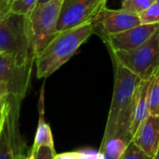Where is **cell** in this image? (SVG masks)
Returning <instances> with one entry per match:
<instances>
[{
  "instance_id": "cell-1",
  "label": "cell",
  "mask_w": 159,
  "mask_h": 159,
  "mask_svg": "<svg viewBox=\"0 0 159 159\" xmlns=\"http://www.w3.org/2000/svg\"><path fill=\"white\" fill-rule=\"evenodd\" d=\"M114 66V85L111 104L106 123L105 132L100 146L112 138H122L127 142L132 140L130 125L133 111V100L136 87L140 78L116 59Z\"/></svg>"
},
{
  "instance_id": "cell-2",
  "label": "cell",
  "mask_w": 159,
  "mask_h": 159,
  "mask_svg": "<svg viewBox=\"0 0 159 159\" xmlns=\"http://www.w3.org/2000/svg\"><path fill=\"white\" fill-rule=\"evenodd\" d=\"M94 34L92 22L78 25L58 34L35 57L38 79H46L66 64Z\"/></svg>"
},
{
  "instance_id": "cell-3",
  "label": "cell",
  "mask_w": 159,
  "mask_h": 159,
  "mask_svg": "<svg viewBox=\"0 0 159 159\" xmlns=\"http://www.w3.org/2000/svg\"><path fill=\"white\" fill-rule=\"evenodd\" d=\"M0 51L35 59L28 16L10 12L0 20Z\"/></svg>"
},
{
  "instance_id": "cell-4",
  "label": "cell",
  "mask_w": 159,
  "mask_h": 159,
  "mask_svg": "<svg viewBox=\"0 0 159 159\" xmlns=\"http://www.w3.org/2000/svg\"><path fill=\"white\" fill-rule=\"evenodd\" d=\"M64 0H50L37 4L29 13V28L35 54L41 51L58 34L57 25Z\"/></svg>"
},
{
  "instance_id": "cell-5",
  "label": "cell",
  "mask_w": 159,
  "mask_h": 159,
  "mask_svg": "<svg viewBox=\"0 0 159 159\" xmlns=\"http://www.w3.org/2000/svg\"><path fill=\"white\" fill-rule=\"evenodd\" d=\"M116 59L140 79L151 78L159 68V29L143 44L129 51H109Z\"/></svg>"
},
{
  "instance_id": "cell-6",
  "label": "cell",
  "mask_w": 159,
  "mask_h": 159,
  "mask_svg": "<svg viewBox=\"0 0 159 159\" xmlns=\"http://www.w3.org/2000/svg\"><path fill=\"white\" fill-rule=\"evenodd\" d=\"M34 64L33 58L0 51V82L9 84L11 95L22 100L25 98L30 86Z\"/></svg>"
},
{
  "instance_id": "cell-7",
  "label": "cell",
  "mask_w": 159,
  "mask_h": 159,
  "mask_svg": "<svg viewBox=\"0 0 159 159\" xmlns=\"http://www.w3.org/2000/svg\"><path fill=\"white\" fill-rule=\"evenodd\" d=\"M22 101L10 95L5 106V117L0 127V159H17L25 155V142L19 129Z\"/></svg>"
},
{
  "instance_id": "cell-8",
  "label": "cell",
  "mask_w": 159,
  "mask_h": 159,
  "mask_svg": "<svg viewBox=\"0 0 159 159\" xmlns=\"http://www.w3.org/2000/svg\"><path fill=\"white\" fill-rule=\"evenodd\" d=\"M108 0H64L57 25L58 31H64L90 23L107 5Z\"/></svg>"
},
{
  "instance_id": "cell-9",
  "label": "cell",
  "mask_w": 159,
  "mask_h": 159,
  "mask_svg": "<svg viewBox=\"0 0 159 159\" xmlns=\"http://www.w3.org/2000/svg\"><path fill=\"white\" fill-rule=\"evenodd\" d=\"M92 25L94 34L98 35L101 39H104L108 36L125 32L140 25V20L138 13L122 8L111 10L105 6L93 19Z\"/></svg>"
},
{
  "instance_id": "cell-10",
  "label": "cell",
  "mask_w": 159,
  "mask_h": 159,
  "mask_svg": "<svg viewBox=\"0 0 159 159\" xmlns=\"http://www.w3.org/2000/svg\"><path fill=\"white\" fill-rule=\"evenodd\" d=\"M159 29V23L143 25L140 24L125 32L108 36L103 42L109 51H129L147 41Z\"/></svg>"
},
{
  "instance_id": "cell-11",
  "label": "cell",
  "mask_w": 159,
  "mask_h": 159,
  "mask_svg": "<svg viewBox=\"0 0 159 159\" xmlns=\"http://www.w3.org/2000/svg\"><path fill=\"white\" fill-rule=\"evenodd\" d=\"M132 141L153 157L159 147V116L149 114L139 126Z\"/></svg>"
},
{
  "instance_id": "cell-12",
  "label": "cell",
  "mask_w": 159,
  "mask_h": 159,
  "mask_svg": "<svg viewBox=\"0 0 159 159\" xmlns=\"http://www.w3.org/2000/svg\"><path fill=\"white\" fill-rule=\"evenodd\" d=\"M151 78L140 79L136 87L134 100L132 119L130 125V135L133 138L140 124L148 117L149 106H148V88Z\"/></svg>"
},
{
  "instance_id": "cell-13",
  "label": "cell",
  "mask_w": 159,
  "mask_h": 159,
  "mask_svg": "<svg viewBox=\"0 0 159 159\" xmlns=\"http://www.w3.org/2000/svg\"><path fill=\"white\" fill-rule=\"evenodd\" d=\"M43 113V92H41L39 101V120L35 136L34 144L31 149V153H35L39 150H51L55 152L52 130L50 125L44 120Z\"/></svg>"
},
{
  "instance_id": "cell-14",
  "label": "cell",
  "mask_w": 159,
  "mask_h": 159,
  "mask_svg": "<svg viewBox=\"0 0 159 159\" xmlns=\"http://www.w3.org/2000/svg\"><path fill=\"white\" fill-rule=\"evenodd\" d=\"M128 143L122 138H112L100 146L99 152L103 154V159H120Z\"/></svg>"
},
{
  "instance_id": "cell-15",
  "label": "cell",
  "mask_w": 159,
  "mask_h": 159,
  "mask_svg": "<svg viewBox=\"0 0 159 159\" xmlns=\"http://www.w3.org/2000/svg\"><path fill=\"white\" fill-rule=\"evenodd\" d=\"M149 113L159 116V68L152 74L148 88Z\"/></svg>"
},
{
  "instance_id": "cell-16",
  "label": "cell",
  "mask_w": 159,
  "mask_h": 159,
  "mask_svg": "<svg viewBox=\"0 0 159 159\" xmlns=\"http://www.w3.org/2000/svg\"><path fill=\"white\" fill-rule=\"evenodd\" d=\"M140 24H157L159 23V4L155 1L147 9L139 13Z\"/></svg>"
},
{
  "instance_id": "cell-17",
  "label": "cell",
  "mask_w": 159,
  "mask_h": 159,
  "mask_svg": "<svg viewBox=\"0 0 159 159\" xmlns=\"http://www.w3.org/2000/svg\"><path fill=\"white\" fill-rule=\"evenodd\" d=\"M37 4L38 0H13L11 12L27 16Z\"/></svg>"
},
{
  "instance_id": "cell-18",
  "label": "cell",
  "mask_w": 159,
  "mask_h": 159,
  "mask_svg": "<svg viewBox=\"0 0 159 159\" xmlns=\"http://www.w3.org/2000/svg\"><path fill=\"white\" fill-rule=\"evenodd\" d=\"M120 159H152V157L148 155L140 147L131 140Z\"/></svg>"
},
{
  "instance_id": "cell-19",
  "label": "cell",
  "mask_w": 159,
  "mask_h": 159,
  "mask_svg": "<svg viewBox=\"0 0 159 159\" xmlns=\"http://www.w3.org/2000/svg\"><path fill=\"white\" fill-rule=\"evenodd\" d=\"M155 1L156 0H123L122 9L139 14Z\"/></svg>"
},
{
  "instance_id": "cell-20",
  "label": "cell",
  "mask_w": 159,
  "mask_h": 159,
  "mask_svg": "<svg viewBox=\"0 0 159 159\" xmlns=\"http://www.w3.org/2000/svg\"><path fill=\"white\" fill-rule=\"evenodd\" d=\"M10 95L11 93L9 84L5 82H0V111L3 110L6 103L8 102Z\"/></svg>"
},
{
  "instance_id": "cell-21",
  "label": "cell",
  "mask_w": 159,
  "mask_h": 159,
  "mask_svg": "<svg viewBox=\"0 0 159 159\" xmlns=\"http://www.w3.org/2000/svg\"><path fill=\"white\" fill-rule=\"evenodd\" d=\"M79 157L81 159H103V154L98 152L94 151H84V152H77Z\"/></svg>"
},
{
  "instance_id": "cell-22",
  "label": "cell",
  "mask_w": 159,
  "mask_h": 159,
  "mask_svg": "<svg viewBox=\"0 0 159 159\" xmlns=\"http://www.w3.org/2000/svg\"><path fill=\"white\" fill-rule=\"evenodd\" d=\"M13 0H0V20L11 12Z\"/></svg>"
},
{
  "instance_id": "cell-23",
  "label": "cell",
  "mask_w": 159,
  "mask_h": 159,
  "mask_svg": "<svg viewBox=\"0 0 159 159\" xmlns=\"http://www.w3.org/2000/svg\"><path fill=\"white\" fill-rule=\"evenodd\" d=\"M52 159H81L79 157L77 152H64L56 154Z\"/></svg>"
},
{
  "instance_id": "cell-24",
  "label": "cell",
  "mask_w": 159,
  "mask_h": 159,
  "mask_svg": "<svg viewBox=\"0 0 159 159\" xmlns=\"http://www.w3.org/2000/svg\"><path fill=\"white\" fill-rule=\"evenodd\" d=\"M7 104V103H6ZM6 106V105H5ZM4 117H5V107L3 108V110L0 111V127H1V125L3 123V120H4Z\"/></svg>"
},
{
  "instance_id": "cell-25",
  "label": "cell",
  "mask_w": 159,
  "mask_h": 159,
  "mask_svg": "<svg viewBox=\"0 0 159 159\" xmlns=\"http://www.w3.org/2000/svg\"><path fill=\"white\" fill-rule=\"evenodd\" d=\"M22 159H36V157H35V156H33L32 154H29L28 156H26V155H25V156H24Z\"/></svg>"
},
{
  "instance_id": "cell-26",
  "label": "cell",
  "mask_w": 159,
  "mask_h": 159,
  "mask_svg": "<svg viewBox=\"0 0 159 159\" xmlns=\"http://www.w3.org/2000/svg\"><path fill=\"white\" fill-rule=\"evenodd\" d=\"M152 159H159V147H158V149H157V151H156L154 156L152 157Z\"/></svg>"
},
{
  "instance_id": "cell-27",
  "label": "cell",
  "mask_w": 159,
  "mask_h": 159,
  "mask_svg": "<svg viewBox=\"0 0 159 159\" xmlns=\"http://www.w3.org/2000/svg\"><path fill=\"white\" fill-rule=\"evenodd\" d=\"M48 1H50V0H38V4H42V3H45Z\"/></svg>"
},
{
  "instance_id": "cell-28",
  "label": "cell",
  "mask_w": 159,
  "mask_h": 159,
  "mask_svg": "<svg viewBox=\"0 0 159 159\" xmlns=\"http://www.w3.org/2000/svg\"><path fill=\"white\" fill-rule=\"evenodd\" d=\"M24 156H25V155H24ZM24 156H19V157H18V158H17V159H22V158H23V157H24Z\"/></svg>"
},
{
  "instance_id": "cell-29",
  "label": "cell",
  "mask_w": 159,
  "mask_h": 159,
  "mask_svg": "<svg viewBox=\"0 0 159 159\" xmlns=\"http://www.w3.org/2000/svg\"><path fill=\"white\" fill-rule=\"evenodd\" d=\"M156 2H157V3L159 4V0H156Z\"/></svg>"
}]
</instances>
